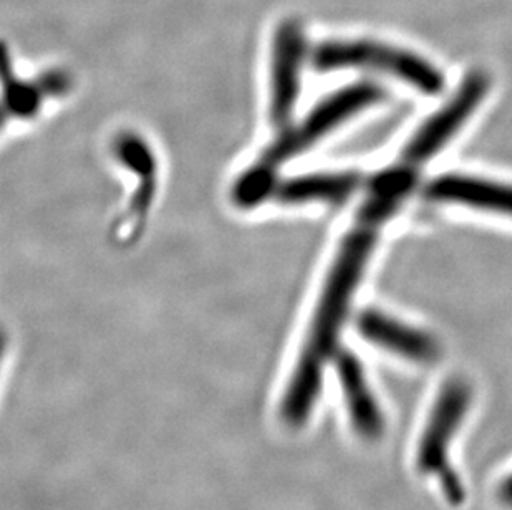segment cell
<instances>
[{
    "label": "cell",
    "instance_id": "cell-1",
    "mask_svg": "<svg viewBox=\"0 0 512 510\" xmlns=\"http://www.w3.org/2000/svg\"><path fill=\"white\" fill-rule=\"evenodd\" d=\"M378 226V222L358 216L357 227L345 237L340 247L320 297L314 322L310 325L304 350L282 395L281 418L287 426H304L319 403L324 368L327 361L337 355L340 330L347 317L353 290L357 289L375 244Z\"/></svg>",
    "mask_w": 512,
    "mask_h": 510
},
{
    "label": "cell",
    "instance_id": "cell-2",
    "mask_svg": "<svg viewBox=\"0 0 512 510\" xmlns=\"http://www.w3.org/2000/svg\"><path fill=\"white\" fill-rule=\"evenodd\" d=\"M473 405V390L468 381L453 378L441 386L426 418L425 429L416 444V471L435 476L451 506H461L466 499L463 479L450 459L451 444Z\"/></svg>",
    "mask_w": 512,
    "mask_h": 510
},
{
    "label": "cell",
    "instance_id": "cell-3",
    "mask_svg": "<svg viewBox=\"0 0 512 510\" xmlns=\"http://www.w3.org/2000/svg\"><path fill=\"white\" fill-rule=\"evenodd\" d=\"M312 63L320 72L342 68H372L400 78L428 95L438 93L443 88V77L431 63L416 57L415 53L370 40L325 42L312 52Z\"/></svg>",
    "mask_w": 512,
    "mask_h": 510
},
{
    "label": "cell",
    "instance_id": "cell-4",
    "mask_svg": "<svg viewBox=\"0 0 512 510\" xmlns=\"http://www.w3.org/2000/svg\"><path fill=\"white\" fill-rule=\"evenodd\" d=\"M383 97L382 88L373 83H358L335 93L310 111L299 126L287 131L262 156L261 164L274 169L287 159L307 150L334 130L342 121L363 110L365 106L380 102Z\"/></svg>",
    "mask_w": 512,
    "mask_h": 510
},
{
    "label": "cell",
    "instance_id": "cell-5",
    "mask_svg": "<svg viewBox=\"0 0 512 510\" xmlns=\"http://www.w3.org/2000/svg\"><path fill=\"white\" fill-rule=\"evenodd\" d=\"M112 153L118 164L135 174V193L131 194L130 204L116 229V237L128 244L140 236L155 204L160 164L150 143L136 131L118 133L112 143Z\"/></svg>",
    "mask_w": 512,
    "mask_h": 510
},
{
    "label": "cell",
    "instance_id": "cell-6",
    "mask_svg": "<svg viewBox=\"0 0 512 510\" xmlns=\"http://www.w3.org/2000/svg\"><path fill=\"white\" fill-rule=\"evenodd\" d=\"M488 88L489 80L484 73L473 72L468 75L450 103L428 120L410 141V145L406 146L403 164L415 169L438 153L464 121L473 115L479 103L483 102Z\"/></svg>",
    "mask_w": 512,
    "mask_h": 510
},
{
    "label": "cell",
    "instance_id": "cell-7",
    "mask_svg": "<svg viewBox=\"0 0 512 510\" xmlns=\"http://www.w3.org/2000/svg\"><path fill=\"white\" fill-rule=\"evenodd\" d=\"M304 32L295 20H284L272 42L271 115L272 125L285 126L294 113L299 95L300 65L304 60Z\"/></svg>",
    "mask_w": 512,
    "mask_h": 510
},
{
    "label": "cell",
    "instance_id": "cell-8",
    "mask_svg": "<svg viewBox=\"0 0 512 510\" xmlns=\"http://www.w3.org/2000/svg\"><path fill=\"white\" fill-rule=\"evenodd\" d=\"M70 88L67 73L52 70L34 80L17 77L7 45L0 40V103L10 118L32 120L49 98L62 97Z\"/></svg>",
    "mask_w": 512,
    "mask_h": 510
},
{
    "label": "cell",
    "instance_id": "cell-9",
    "mask_svg": "<svg viewBox=\"0 0 512 510\" xmlns=\"http://www.w3.org/2000/svg\"><path fill=\"white\" fill-rule=\"evenodd\" d=\"M335 368L353 431L367 441L382 438L387 421L362 363L352 353L339 352L335 355Z\"/></svg>",
    "mask_w": 512,
    "mask_h": 510
},
{
    "label": "cell",
    "instance_id": "cell-10",
    "mask_svg": "<svg viewBox=\"0 0 512 510\" xmlns=\"http://www.w3.org/2000/svg\"><path fill=\"white\" fill-rule=\"evenodd\" d=\"M357 327L365 340L406 360L431 365L440 358L441 348L435 338L418 328L393 320L385 313L375 310L360 313Z\"/></svg>",
    "mask_w": 512,
    "mask_h": 510
},
{
    "label": "cell",
    "instance_id": "cell-11",
    "mask_svg": "<svg viewBox=\"0 0 512 510\" xmlns=\"http://www.w3.org/2000/svg\"><path fill=\"white\" fill-rule=\"evenodd\" d=\"M428 196L438 201L506 212L512 216V188L466 176H443L428 188Z\"/></svg>",
    "mask_w": 512,
    "mask_h": 510
},
{
    "label": "cell",
    "instance_id": "cell-12",
    "mask_svg": "<svg viewBox=\"0 0 512 510\" xmlns=\"http://www.w3.org/2000/svg\"><path fill=\"white\" fill-rule=\"evenodd\" d=\"M353 174H310L277 183L272 196L285 204L339 203L357 189Z\"/></svg>",
    "mask_w": 512,
    "mask_h": 510
},
{
    "label": "cell",
    "instance_id": "cell-13",
    "mask_svg": "<svg viewBox=\"0 0 512 510\" xmlns=\"http://www.w3.org/2000/svg\"><path fill=\"white\" fill-rule=\"evenodd\" d=\"M276 176L274 169L267 168L264 164H256L237 179L232 188V201L239 207L249 209L266 201L276 189Z\"/></svg>",
    "mask_w": 512,
    "mask_h": 510
},
{
    "label": "cell",
    "instance_id": "cell-14",
    "mask_svg": "<svg viewBox=\"0 0 512 510\" xmlns=\"http://www.w3.org/2000/svg\"><path fill=\"white\" fill-rule=\"evenodd\" d=\"M498 497L504 506L512 507V472L499 484Z\"/></svg>",
    "mask_w": 512,
    "mask_h": 510
},
{
    "label": "cell",
    "instance_id": "cell-15",
    "mask_svg": "<svg viewBox=\"0 0 512 510\" xmlns=\"http://www.w3.org/2000/svg\"><path fill=\"white\" fill-rule=\"evenodd\" d=\"M10 115L7 113V110H5L4 105L0 103V131L4 130L5 125L9 123Z\"/></svg>",
    "mask_w": 512,
    "mask_h": 510
},
{
    "label": "cell",
    "instance_id": "cell-16",
    "mask_svg": "<svg viewBox=\"0 0 512 510\" xmlns=\"http://www.w3.org/2000/svg\"><path fill=\"white\" fill-rule=\"evenodd\" d=\"M5 352V335L2 330H0V361H2V357H4Z\"/></svg>",
    "mask_w": 512,
    "mask_h": 510
}]
</instances>
